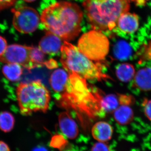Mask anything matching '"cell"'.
Returning <instances> with one entry per match:
<instances>
[{
	"label": "cell",
	"mask_w": 151,
	"mask_h": 151,
	"mask_svg": "<svg viewBox=\"0 0 151 151\" xmlns=\"http://www.w3.org/2000/svg\"><path fill=\"white\" fill-rule=\"evenodd\" d=\"M64 89L54 97L60 107L76 113L83 127L87 120L103 118L101 108L103 92L96 87L89 86L86 79L76 73H68Z\"/></svg>",
	"instance_id": "obj_1"
},
{
	"label": "cell",
	"mask_w": 151,
	"mask_h": 151,
	"mask_svg": "<svg viewBox=\"0 0 151 151\" xmlns=\"http://www.w3.org/2000/svg\"><path fill=\"white\" fill-rule=\"evenodd\" d=\"M82 18L79 6L66 1L52 4L44 9L40 17L45 29L67 42L73 40L80 33Z\"/></svg>",
	"instance_id": "obj_2"
},
{
	"label": "cell",
	"mask_w": 151,
	"mask_h": 151,
	"mask_svg": "<svg viewBox=\"0 0 151 151\" xmlns=\"http://www.w3.org/2000/svg\"><path fill=\"white\" fill-rule=\"evenodd\" d=\"M83 6L92 28L103 32L116 27L119 17L129 9V0H84Z\"/></svg>",
	"instance_id": "obj_3"
},
{
	"label": "cell",
	"mask_w": 151,
	"mask_h": 151,
	"mask_svg": "<svg viewBox=\"0 0 151 151\" xmlns=\"http://www.w3.org/2000/svg\"><path fill=\"white\" fill-rule=\"evenodd\" d=\"M60 52V62L68 73H75L89 80L102 81L110 78L103 72L100 63H95L68 42L64 41Z\"/></svg>",
	"instance_id": "obj_4"
},
{
	"label": "cell",
	"mask_w": 151,
	"mask_h": 151,
	"mask_svg": "<svg viewBox=\"0 0 151 151\" xmlns=\"http://www.w3.org/2000/svg\"><path fill=\"white\" fill-rule=\"evenodd\" d=\"M17 94L21 113L24 116L38 111L45 113L48 109L50 94L40 81L20 83Z\"/></svg>",
	"instance_id": "obj_5"
},
{
	"label": "cell",
	"mask_w": 151,
	"mask_h": 151,
	"mask_svg": "<svg viewBox=\"0 0 151 151\" xmlns=\"http://www.w3.org/2000/svg\"><path fill=\"white\" fill-rule=\"evenodd\" d=\"M78 48L89 59L99 62L104 60L108 54L110 43L103 32L93 30L81 36L78 40Z\"/></svg>",
	"instance_id": "obj_6"
},
{
	"label": "cell",
	"mask_w": 151,
	"mask_h": 151,
	"mask_svg": "<svg viewBox=\"0 0 151 151\" xmlns=\"http://www.w3.org/2000/svg\"><path fill=\"white\" fill-rule=\"evenodd\" d=\"M14 14L13 24L22 33L34 32L38 27L39 16L35 9L26 6H19L12 9Z\"/></svg>",
	"instance_id": "obj_7"
},
{
	"label": "cell",
	"mask_w": 151,
	"mask_h": 151,
	"mask_svg": "<svg viewBox=\"0 0 151 151\" xmlns=\"http://www.w3.org/2000/svg\"><path fill=\"white\" fill-rule=\"evenodd\" d=\"M31 46L13 44L7 47L5 51L0 56V62L5 63H17L31 69L34 68L30 58Z\"/></svg>",
	"instance_id": "obj_8"
},
{
	"label": "cell",
	"mask_w": 151,
	"mask_h": 151,
	"mask_svg": "<svg viewBox=\"0 0 151 151\" xmlns=\"http://www.w3.org/2000/svg\"><path fill=\"white\" fill-rule=\"evenodd\" d=\"M62 46L61 38L52 33L47 32L40 42L39 48L45 54L54 56L59 53Z\"/></svg>",
	"instance_id": "obj_9"
},
{
	"label": "cell",
	"mask_w": 151,
	"mask_h": 151,
	"mask_svg": "<svg viewBox=\"0 0 151 151\" xmlns=\"http://www.w3.org/2000/svg\"><path fill=\"white\" fill-rule=\"evenodd\" d=\"M60 131L65 137L71 139L77 137L78 129L77 124L67 112H62L58 116Z\"/></svg>",
	"instance_id": "obj_10"
},
{
	"label": "cell",
	"mask_w": 151,
	"mask_h": 151,
	"mask_svg": "<svg viewBox=\"0 0 151 151\" xmlns=\"http://www.w3.org/2000/svg\"><path fill=\"white\" fill-rule=\"evenodd\" d=\"M117 25L119 29L125 33L131 34L137 30L139 26V17L135 14L127 12L119 17Z\"/></svg>",
	"instance_id": "obj_11"
},
{
	"label": "cell",
	"mask_w": 151,
	"mask_h": 151,
	"mask_svg": "<svg viewBox=\"0 0 151 151\" xmlns=\"http://www.w3.org/2000/svg\"><path fill=\"white\" fill-rule=\"evenodd\" d=\"M113 133V127L105 122H97L91 129V133L94 139L103 142L110 141L112 137Z\"/></svg>",
	"instance_id": "obj_12"
},
{
	"label": "cell",
	"mask_w": 151,
	"mask_h": 151,
	"mask_svg": "<svg viewBox=\"0 0 151 151\" xmlns=\"http://www.w3.org/2000/svg\"><path fill=\"white\" fill-rule=\"evenodd\" d=\"M135 86L140 90H151V68H141L135 73L134 77Z\"/></svg>",
	"instance_id": "obj_13"
},
{
	"label": "cell",
	"mask_w": 151,
	"mask_h": 151,
	"mask_svg": "<svg viewBox=\"0 0 151 151\" xmlns=\"http://www.w3.org/2000/svg\"><path fill=\"white\" fill-rule=\"evenodd\" d=\"M69 76V73L67 71L58 68L55 70L50 79V83L52 88L55 92V94H58L64 89Z\"/></svg>",
	"instance_id": "obj_14"
},
{
	"label": "cell",
	"mask_w": 151,
	"mask_h": 151,
	"mask_svg": "<svg viewBox=\"0 0 151 151\" xmlns=\"http://www.w3.org/2000/svg\"><path fill=\"white\" fill-rule=\"evenodd\" d=\"M116 122L120 125L130 124L134 118V113L129 105H120L113 112Z\"/></svg>",
	"instance_id": "obj_15"
},
{
	"label": "cell",
	"mask_w": 151,
	"mask_h": 151,
	"mask_svg": "<svg viewBox=\"0 0 151 151\" xmlns=\"http://www.w3.org/2000/svg\"><path fill=\"white\" fill-rule=\"evenodd\" d=\"M116 75L120 81L128 82L134 77L135 70L134 65L130 63H122L118 65L116 68Z\"/></svg>",
	"instance_id": "obj_16"
},
{
	"label": "cell",
	"mask_w": 151,
	"mask_h": 151,
	"mask_svg": "<svg viewBox=\"0 0 151 151\" xmlns=\"http://www.w3.org/2000/svg\"><path fill=\"white\" fill-rule=\"evenodd\" d=\"M119 102L118 95L109 94L103 96L101 105L102 111L104 116L106 114L113 113L119 107Z\"/></svg>",
	"instance_id": "obj_17"
},
{
	"label": "cell",
	"mask_w": 151,
	"mask_h": 151,
	"mask_svg": "<svg viewBox=\"0 0 151 151\" xmlns=\"http://www.w3.org/2000/svg\"><path fill=\"white\" fill-rule=\"evenodd\" d=\"M3 74L9 81H19L22 74V65L17 63H6L3 66Z\"/></svg>",
	"instance_id": "obj_18"
},
{
	"label": "cell",
	"mask_w": 151,
	"mask_h": 151,
	"mask_svg": "<svg viewBox=\"0 0 151 151\" xmlns=\"http://www.w3.org/2000/svg\"><path fill=\"white\" fill-rule=\"evenodd\" d=\"M113 54L117 59L125 60L131 56L132 49L129 45L124 41H120L115 45L113 48Z\"/></svg>",
	"instance_id": "obj_19"
},
{
	"label": "cell",
	"mask_w": 151,
	"mask_h": 151,
	"mask_svg": "<svg viewBox=\"0 0 151 151\" xmlns=\"http://www.w3.org/2000/svg\"><path fill=\"white\" fill-rule=\"evenodd\" d=\"M15 119L12 114L6 111L0 113V129L5 132H10L13 129Z\"/></svg>",
	"instance_id": "obj_20"
},
{
	"label": "cell",
	"mask_w": 151,
	"mask_h": 151,
	"mask_svg": "<svg viewBox=\"0 0 151 151\" xmlns=\"http://www.w3.org/2000/svg\"><path fill=\"white\" fill-rule=\"evenodd\" d=\"M30 58L34 67H40L45 65V53L39 48L32 47L30 50Z\"/></svg>",
	"instance_id": "obj_21"
},
{
	"label": "cell",
	"mask_w": 151,
	"mask_h": 151,
	"mask_svg": "<svg viewBox=\"0 0 151 151\" xmlns=\"http://www.w3.org/2000/svg\"><path fill=\"white\" fill-rule=\"evenodd\" d=\"M118 96L120 105H128L131 106L134 103V98L132 97V95L118 94Z\"/></svg>",
	"instance_id": "obj_22"
},
{
	"label": "cell",
	"mask_w": 151,
	"mask_h": 151,
	"mask_svg": "<svg viewBox=\"0 0 151 151\" xmlns=\"http://www.w3.org/2000/svg\"><path fill=\"white\" fill-rule=\"evenodd\" d=\"M91 151H111V149L105 142H98L92 146Z\"/></svg>",
	"instance_id": "obj_23"
},
{
	"label": "cell",
	"mask_w": 151,
	"mask_h": 151,
	"mask_svg": "<svg viewBox=\"0 0 151 151\" xmlns=\"http://www.w3.org/2000/svg\"><path fill=\"white\" fill-rule=\"evenodd\" d=\"M142 106L146 117L151 122V100L145 99L143 101Z\"/></svg>",
	"instance_id": "obj_24"
},
{
	"label": "cell",
	"mask_w": 151,
	"mask_h": 151,
	"mask_svg": "<svg viewBox=\"0 0 151 151\" xmlns=\"http://www.w3.org/2000/svg\"><path fill=\"white\" fill-rule=\"evenodd\" d=\"M17 0H0V10L7 8L13 5Z\"/></svg>",
	"instance_id": "obj_25"
},
{
	"label": "cell",
	"mask_w": 151,
	"mask_h": 151,
	"mask_svg": "<svg viewBox=\"0 0 151 151\" xmlns=\"http://www.w3.org/2000/svg\"><path fill=\"white\" fill-rule=\"evenodd\" d=\"M7 47V43L5 39L0 36V56L4 54Z\"/></svg>",
	"instance_id": "obj_26"
},
{
	"label": "cell",
	"mask_w": 151,
	"mask_h": 151,
	"mask_svg": "<svg viewBox=\"0 0 151 151\" xmlns=\"http://www.w3.org/2000/svg\"><path fill=\"white\" fill-rule=\"evenodd\" d=\"M45 65L47 67L50 69H52L54 68L58 67L56 61L52 59L47 60Z\"/></svg>",
	"instance_id": "obj_27"
},
{
	"label": "cell",
	"mask_w": 151,
	"mask_h": 151,
	"mask_svg": "<svg viewBox=\"0 0 151 151\" xmlns=\"http://www.w3.org/2000/svg\"><path fill=\"white\" fill-rule=\"evenodd\" d=\"M0 151H10V150L6 143L0 141Z\"/></svg>",
	"instance_id": "obj_28"
},
{
	"label": "cell",
	"mask_w": 151,
	"mask_h": 151,
	"mask_svg": "<svg viewBox=\"0 0 151 151\" xmlns=\"http://www.w3.org/2000/svg\"><path fill=\"white\" fill-rule=\"evenodd\" d=\"M132 1L135 2V4L138 6H143L145 4V0H131Z\"/></svg>",
	"instance_id": "obj_29"
},
{
	"label": "cell",
	"mask_w": 151,
	"mask_h": 151,
	"mask_svg": "<svg viewBox=\"0 0 151 151\" xmlns=\"http://www.w3.org/2000/svg\"><path fill=\"white\" fill-rule=\"evenodd\" d=\"M32 151H47V150L43 147H38L35 148Z\"/></svg>",
	"instance_id": "obj_30"
},
{
	"label": "cell",
	"mask_w": 151,
	"mask_h": 151,
	"mask_svg": "<svg viewBox=\"0 0 151 151\" xmlns=\"http://www.w3.org/2000/svg\"><path fill=\"white\" fill-rule=\"evenodd\" d=\"M24 1L28 2H32L34 1L35 0H24Z\"/></svg>",
	"instance_id": "obj_31"
},
{
	"label": "cell",
	"mask_w": 151,
	"mask_h": 151,
	"mask_svg": "<svg viewBox=\"0 0 151 151\" xmlns=\"http://www.w3.org/2000/svg\"><path fill=\"white\" fill-rule=\"evenodd\" d=\"M145 1H148V0H145Z\"/></svg>",
	"instance_id": "obj_32"
}]
</instances>
